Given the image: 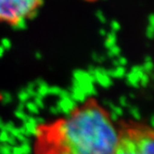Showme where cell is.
Listing matches in <instances>:
<instances>
[{
	"instance_id": "6da1fadb",
	"label": "cell",
	"mask_w": 154,
	"mask_h": 154,
	"mask_svg": "<svg viewBox=\"0 0 154 154\" xmlns=\"http://www.w3.org/2000/svg\"><path fill=\"white\" fill-rule=\"evenodd\" d=\"M117 123L109 109L94 97L68 113L38 124L34 131V154H111Z\"/></svg>"
},
{
	"instance_id": "7a4b0ae2",
	"label": "cell",
	"mask_w": 154,
	"mask_h": 154,
	"mask_svg": "<svg viewBox=\"0 0 154 154\" xmlns=\"http://www.w3.org/2000/svg\"><path fill=\"white\" fill-rule=\"evenodd\" d=\"M111 154H154L151 125L129 119L117 124V137Z\"/></svg>"
},
{
	"instance_id": "3957f363",
	"label": "cell",
	"mask_w": 154,
	"mask_h": 154,
	"mask_svg": "<svg viewBox=\"0 0 154 154\" xmlns=\"http://www.w3.org/2000/svg\"><path fill=\"white\" fill-rule=\"evenodd\" d=\"M43 0H0V23L18 25L34 15Z\"/></svg>"
},
{
	"instance_id": "277c9868",
	"label": "cell",
	"mask_w": 154,
	"mask_h": 154,
	"mask_svg": "<svg viewBox=\"0 0 154 154\" xmlns=\"http://www.w3.org/2000/svg\"><path fill=\"white\" fill-rule=\"evenodd\" d=\"M3 100V95H2V93L0 92V102H1Z\"/></svg>"
}]
</instances>
